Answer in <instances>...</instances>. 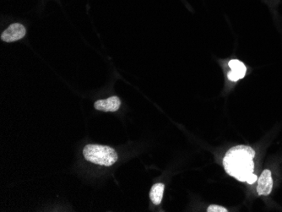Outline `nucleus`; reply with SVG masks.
Wrapping results in <instances>:
<instances>
[{
	"instance_id": "nucleus-1",
	"label": "nucleus",
	"mask_w": 282,
	"mask_h": 212,
	"mask_svg": "<svg viewBox=\"0 0 282 212\" xmlns=\"http://www.w3.org/2000/svg\"><path fill=\"white\" fill-rule=\"evenodd\" d=\"M255 151L250 147L237 146L228 150L223 159L224 168L230 176L246 182L254 169Z\"/></svg>"
},
{
	"instance_id": "nucleus-2",
	"label": "nucleus",
	"mask_w": 282,
	"mask_h": 212,
	"mask_svg": "<svg viewBox=\"0 0 282 212\" xmlns=\"http://www.w3.org/2000/svg\"><path fill=\"white\" fill-rule=\"evenodd\" d=\"M84 159L101 166H113L117 161V154L114 149L100 145H87L83 150Z\"/></svg>"
},
{
	"instance_id": "nucleus-3",
	"label": "nucleus",
	"mask_w": 282,
	"mask_h": 212,
	"mask_svg": "<svg viewBox=\"0 0 282 212\" xmlns=\"http://www.w3.org/2000/svg\"><path fill=\"white\" fill-rule=\"evenodd\" d=\"M26 34L25 26L20 23L12 24L1 34V39L5 43H12L22 39Z\"/></svg>"
},
{
	"instance_id": "nucleus-4",
	"label": "nucleus",
	"mask_w": 282,
	"mask_h": 212,
	"mask_svg": "<svg viewBox=\"0 0 282 212\" xmlns=\"http://www.w3.org/2000/svg\"><path fill=\"white\" fill-rule=\"evenodd\" d=\"M273 179L271 172L269 169L263 171L258 180L257 192L260 196H269L272 191Z\"/></svg>"
},
{
	"instance_id": "nucleus-5",
	"label": "nucleus",
	"mask_w": 282,
	"mask_h": 212,
	"mask_svg": "<svg viewBox=\"0 0 282 212\" xmlns=\"http://www.w3.org/2000/svg\"><path fill=\"white\" fill-rule=\"evenodd\" d=\"M121 101L117 97H111L106 100L95 102L94 107L98 111L116 112L120 108Z\"/></svg>"
},
{
	"instance_id": "nucleus-6",
	"label": "nucleus",
	"mask_w": 282,
	"mask_h": 212,
	"mask_svg": "<svg viewBox=\"0 0 282 212\" xmlns=\"http://www.w3.org/2000/svg\"><path fill=\"white\" fill-rule=\"evenodd\" d=\"M229 67L232 70L227 74V77L232 82H237L238 80L243 79L246 75V66L237 59L231 60L229 62Z\"/></svg>"
},
{
	"instance_id": "nucleus-7",
	"label": "nucleus",
	"mask_w": 282,
	"mask_h": 212,
	"mask_svg": "<svg viewBox=\"0 0 282 212\" xmlns=\"http://www.w3.org/2000/svg\"><path fill=\"white\" fill-rule=\"evenodd\" d=\"M164 184L163 183H156L153 185L149 192V198L154 205H159L162 202L163 192H164Z\"/></svg>"
},
{
	"instance_id": "nucleus-8",
	"label": "nucleus",
	"mask_w": 282,
	"mask_h": 212,
	"mask_svg": "<svg viewBox=\"0 0 282 212\" xmlns=\"http://www.w3.org/2000/svg\"><path fill=\"white\" fill-rule=\"evenodd\" d=\"M208 212H227V208L223 206H216V205H211L209 206L207 209Z\"/></svg>"
},
{
	"instance_id": "nucleus-9",
	"label": "nucleus",
	"mask_w": 282,
	"mask_h": 212,
	"mask_svg": "<svg viewBox=\"0 0 282 212\" xmlns=\"http://www.w3.org/2000/svg\"><path fill=\"white\" fill-rule=\"evenodd\" d=\"M257 179H258V177H257L256 174H253V173H251L249 178H248V179H247V183H249V184H253V183H255L256 182Z\"/></svg>"
}]
</instances>
